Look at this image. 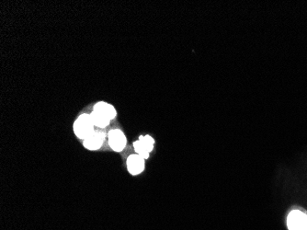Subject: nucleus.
<instances>
[{"label":"nucleus","mask_w":307,"mask_h":230,"mask_svg":"<svg viewBox=\"0 0 307 230\" xmlns=\"http://www.w3.org/2000/svg\"><path fill=\"white\" fill-rule=\"evenodd\" d=\"M90 116H91V119L93 122L94 126H98L100 128L106 127L111 122V120L109 119L106 115H104L101 112L94 111V110L93 112L90 114Z\"/></svg>","instance_id":"nucleus-8"},{"label":"nucleus","mask_w":307,"mask_h":230,"mask_svg":"<svg viewBox=\"0 0 307 230\" xmlns=\"http://www.w3.org/2000/svg\"><path fill=\"white\" fill-rule=\"evenodd\" d=\"M154 139L149 136H141L139 140L134 142L133 147L136 153L142 156L143 158H148L149 153L154 148Z\"/></svg>","instance_id":"nucleus-3"},{"label":"nucleus","mask_w":307,"mask_h":230,"mask_svg":"<svg viewBox=\"0 0 307 230\" xmlns=\"http://www.w3.org/2000/svg\"><path fill=\"white\" fill-rule=\"evenodd\" d=\"M94 111L97 112H101L104 115H106L110 120H112L116 116V110L114 109V107L106 102H99L94 106Z\"/></svg>","instance_id":"nucleus-7"},{"label":"nucleus","mask_w":307,"mask_h":230,"mask_svg":"<svg viewBox=\"0 0 307 230\" xmlns=\"http://www.w3.org/2000/svg\"><path fill=\"white\" fill-rule=\"evenodd\" d=\"M105 134L102 132H94L91 136L84 140V147L88 150H97L103 145Z\"/></svg>","instance_id":"nucleus-6"},{"label":"nucleus","mask_w":307,"mask_h":230,"mask_svg":"<svg viewBox=\"0 0 307 230\" xmlns=\"http://www.w3.org/2000/svg\"><path fill=\"white\" fill-rule=\"evenodd\" d=\"M94 124L90 114H82L74 122V131L75 136L80 139H86L94 132Z\"/></svg>","instance_id":"nucleus-1"},{"label":"nucleus","mask_w":307,"mask_h":230,"mask_svg":"<svg viewBox=\"0 0 307 230\" xmlns=\"http://www.w3.org/2000/svg\"><path fill=\"white\" fill-rule=\"evenodd\" d=\"M127 168L131 174H140L145 169V158H143L138 154L132 155L128 157Z\"/></svg>","instance_id":"nucleus-5"},{"label":"nucleus","mask_w":307,"mask_h":230,"mask_svg":"<svg viewBox=\"0 0 307 230\" xmlns=\"http://www.w3.org/2000/svg\"><path fill=\"white\" fill-rule=\"evenodd\" d=\"M289 230H307V215L299 210L292 211L287 219Z\"/></svg>","instance_id":"nucleus-2"},{"label":"nucleus","mask_w":307,"mask_h":230,"mask_svg":"<svg viewBox=\"0 0 307 230\" xmlns=\"http://www.w3.org/2000/svg\"><path fill=\"white\" fill-rule=\"evenodd\" d=\"M109 144L114 151H121L126 146V138L121 130H112L109 133Z\"/></svg>","instance_id":"nucleus-4"}]
</instances>
